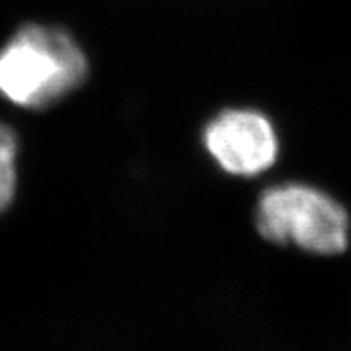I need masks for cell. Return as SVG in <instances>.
Here are the masks:
<instances>
[{"mask_svg":"<svg viewBox=\"0 0 351 351\" xmlns=\"http://www.w3.org/2000/svg\"><path fill=\"white\" fill-rule=\"evenodd\" d=\"M86 57L57 26L25 25L0 47V95L13 104L43 109L85 82Z\"/></svg>","mask_w":351,"mask_h":351,"instance_id":"6da1fadb","label":"cell"},{"mask_svg":"<svg viewBox=\"0 0 351 351\" xmlns=\"http://www.w3.org/2000/svg\"><path fill=\"white\" fill-rule=\"evenodd\" d=\"M256 226L271 244L296 245L315 256H339L350 244L346 208L320 189L301 182H285L263 191Z\"/></svg>","mask_w":351,"mask_h":351,"instance_id":"7a4b0ae2","label":"cell"},{"mask_svg":"<svg viewBox=\"0 0 351 351\" xmlns=\"http://www.w3.org/2000/svg\"><path fill=\"white\" fill-rule=\"evenodd\" d=\"M210 156L226 173L251 178L275 165L278 135L271 121L254 109H226L204 130Z\"/></svg>","mask_w":351,"mask_h":351,"instance_id":"3957f363","label":"cell"},{"mask_svg":"<svg viewBox=\"0 0 351 351\" xmlns=\"http://www.w3.org/2000/svg\"><path fill=\"white\" fill-rule=\"evenodd\" d=\"M15 132L0 122V212L12 204L15 194Z\"/></svg>","mask_w":351,"mask_h":351,"instance_id":"277c9868","label":"cell"}]
</instances>
